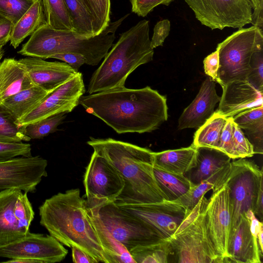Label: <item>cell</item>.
Instances as JSON below:
<instances>
[{
    "label": "cell",
    "instance_id": "6da1fadb",
    "mask_svg": "<svg viewBox=\"0 0 263 263\" xmlns=\"http://www.w3.org/2000/svg\"><path fill=\"white\" fill-rule=\"evenodd\" d=\"M79 104L119 134L150 133L168 117L165 97L149 86L123 87L82 96Z\"/></svg>",
    "mask_w": 263,
    "mask_h": 263
},
{
    "label": "cell",
    "instance_id": "7a4b0ae2",
    "mask_svg": "<svg viewBox=\"0 0 263 263\" xmlns=\"http://www.w3.org/2000/svg\"><path fill=\"white\" fill-rule=\"evenodd\" d=\"M87 143L120 173L124 187L117 205L148 204L167 200L154 174L152 151L112 138L90 137Z\"/></svg>",
    "mask_w": 263,
    "mask_h": 263
},
{
    "label": "cell",
    "instance_id": "3957f363",
    "mask_svg": "<svg viewBox=\"0 0 263 263\" xmlns=\"http://www.w3.org/2000/svg\"><path fill=\"white\" fill-rule=\"evenodd\" d=\"M40 224L49 234L69 248L77 247L98 262L107 263L92 225L86 200L79 189L59 193L39 207Z\"/></svg>",
    "mask_w": 263,
    "mask_h": 263
},
{
    "label": "cell",
    "instance_id": "277c9868",
    "mask_svg": "<svg viewBox=\"0 0 263 263\" xmlns=\"http://www.w3.org/2000/svg\"><path fill=\"white\" fill-rule=\"evenodd\" d=\"M149 21L143 20L120 35L92 74L87 92L92 94L125 87L129 74L153 60Z\"/></svg>",
    "mask_w": 263,
    "mask_h": 263
},
{
    "label": "cell",
    "instance_id": "5b68a950",
    "mask_svg": "<svg viewBox=\"0 0 263 263\" xmlns=\"http://www.w3.org/2000/svg\"><path fill=\"white\" fill-rule=\"evenodd\" d=\"M129 15L110 22L100 33L91 37L80 36L72 30L55 29L45 23L31 35L18 53L43 59L61 53L78 54L84 57L86 64L96 66L111 48L116 31Z\"/></svg>",
    "mask_w": 263,
    "mask_h": 263
},
{
    "label": "cell",
    "instance_id": "8992f818",
    "mask_svg": "<svg viewBox=\"0 0 263 263\" xmlns=\"http://www.w3.org/2000/svg\"><path fill=\"white\" fill-rule=\"evenodd\" d=\"M263 48L262 29L240 28L219 43V66L216 81L221 86L234 81H247L253 53Z\"/></svg>",
    "mask_w": 263,
    "mask_h": 263
},
{
    "label": "cell",
    "instance_id": "52a82bcc",
    "mask_svg": "<svg viewBox=\"0 0 263 263\" xmlns=\"http://www.w3.org/2000/svg\"><path fill=\"white\" fill-rule=\"evenodd\" d=\"M223 183L228 187L232 207V231L241 215L249 210L254 211L260 187L263 185L262 170L252 161L238 158L230 162L226 174L212 191Z\"/></svg>",
    "mask_w": 263,
    "mask_h": 263
},
{
    "label": "cell",
    "instance_id": "ba28073f",
    "mask_svg": "<svg viewBox=\"0 0 263 263\" xmlns=\"http://www.w3.org/2000/svg\"><path fill=\"white\" fill-rule=\"evenodd\" d=\"M88 209L96 214L105 229L129 252L162 239L149 224L114 202Z\"/></svg>",
    "mask_w": 263,
    "mask_h": 263
},
{
    "label": "cell",
    "instance_id": "9c48e42d",
    "mask_svg": "<svg viewBox=\"0 0 263 263\" xmlns=\"http://www.w3.org/2000/svg\"><path fill=\"white\" fill-rule=\"evenodd\" d=\"M168 239L175 262H224L209 235L204 209L184 228Z\"/></svg>",
    "mask_w": 263,
    "mask_h": 263
},
{
    "label": "cell",
    "instance_id": "30bf717a",
    "mask_svg": "<svg viewBox=\"0 0 263 263\" xmlns=\"http://www.w3.org/2000/svg\"><path fill=\"white\" fill-rule=\"evenodd\" d=\"M196 18L212 30L240 29L251 22L250 0H184Z\"/></svg>",
    "mask_w": 263,
    "mask_h": 263
},
{
    "label": "cell",
    "instance_id": "8fae6325",
    "mask_svg": "<svg viewBox=\"0 0 263 263\" xmlns=\"http://www.w3.org/2000/svg\"><path fill=\"white\" fill-rule=\"evenodd\" d=\"M68 250L50 235L28 232L22 237L0 246L5 262L55 263L63 260Z\"/></svg>",
    "mask_w": 263,
    "mask_h": 263
},
{
    "label": "cell",
    "instance_id": "7c38bea8",
    "mask_svg": "<svg viewBox=\"0 0 263 263\" xmlns=\"http://www.w3.org/2000/svg\"><path fill=\"white\" fill-rule=\"evenodd\" d=\"M83 182L88 209L114 202L125 184L119 171L94 152L86 168Z\"/></svg>",
    "mask_w": 263,
    "mask_h": 263
},
{
    "label": "cell",
    "instance_id": "4fadbf2b",
    "mask_svg": "<svg viewBox=\"0 0 263 263\" xmlns=\"http://www.w3.org/2000/svg\"><path fill=\"white\" fill-rule=\"evenodd\" d=\"M207 229L218 254L228 262V244L232 222V207L225 183L213 191L204 209Z\"/></svg>",
    "mask_w": 263,
    "mask_h": 263
},
{
    "label": "cell",
    "instance_id": "5bb4252c",
    "mask_svg": "<svg viewBox=\"0 0 263 263\" xmlns=\"http://www.w3.org/2000/svg\"><path fill=\"white\" fill-rule=\"evenodd\" d=\"M47 161L40 156L15 157L0 162V191L17 189L34 192L47 176Z\"/></svg>",
    "mask_w": 263,
    "mask_h": 263
},
{
    "label": "cell",
    "instance_id": "9a60e30c",
    "mask_svg": "<svg viewBox=\"0 0 263 263\" xmlns=\"http://www.w3.org/2000/svg\"><path fill=\"white\" fill-rule=\"evenodd\" d=\"M118 205L145 221L153 227L162 239H168L174 234L191 212L174 200Z\"/></svg>",
    "mask_w": 263,
    "mask_h": 263
},
{
    "label": "cell",
    "instance_id": "2e32d148",
    "mask_svg": "<svg viewBox=\"0 0 263 263\" xmlns=\"http://www.w3.org/2000/svg\"><path fill=\"white\" fill-rule=\"evenodd\" d=\"M85 92L82 74L77 73L51 93L19 122L20 126L61 113L71 112L79 104Z\"/></svg>",
    "mask_w": 263,
    "mask_h": 263
},
{
    "label": "cell",
    "instance_id": "e0dca14e",
    "mask_svg": "<svg viewBox=\"0 0 263 263\" xmlns=\"http://www.w3.org/2000/svg\"><path fill=\"white\" fill-rule=\"evenodd\" d=\"M221 87L222 94L215 111L226 118L263 106V91L248 81H232Z\"/></svg>",
    "mask_w": 263,
    "mask_h": 263
},
{
    "label": "cell",
    "instance_id": "ac0fdd59",
    "mask_svg": "<svg viewBox=\"0 0 263 263\" xmlns=\"http://www.w3.org/2000/svg\"><path fill=\"white\" fill-rule=\"evenodd\" d=\"M18 61L26 68L33 84L49 93L78 71L65 62H49L40 58L28 57Z\"/></svg>",
    "mask_w": 263,
    "mask_h": 263
},
{
    "label": "cell",
    "instance_id": "d6986e66",
    "mask_svg": "<svg viewBox=\"0 0 263 263\" xmlns=\"http://www.w3.org/2000/svg\"><path fill=\"white\" fill-rule=\"evenodd\" d=\"M215 86V81L207 76L195 99L181 115L178 120L179 129H197L213 115L215 107L220 100Z\"/></svg>",
    "mask_w": 263,
    "mask_h": 263
},
{
    "label": "cell",
    "instance_id": "ffe728a7",
    "mask_svg": "<svg viewBox=\"0 0 263 263\" xmlns=\"http://www.w3.org/2000/svg\"><path fill=\"white\" fill-rule=\"evenodd\" d=\"M228 254V262H261L257 241L250 231L249 222L245 214L241 215L231 232Z\"/></svg>",
    "mask_w": 263,
    "mask_h": 263
},
{
    "label": "cell",
    "instance_id": "44dd1931",
    "mask_svg": "<svg viewBox=\"0 0 263 263\" xmlns=\"http://www.w3.org/2000/svg\"><path fill=\"white\" fill-rule=\"evenodd\" d=\"M22 193L17 189L0 191V246L18 239L28 232L21 226L14 213L16 200Z\"/></svg>",
    "mask_w": 263,
    "mask_h": 263
},
{
    "label": "cell",
    "instance_id": "7402d4cb",
    "mask_svg": "<svg viewBox=\"0 0 263 263\" xmlns=\"http://www.w3.org/2000/svg\"><path fill=\"white\" fill-rule=\"evenodd\" d=\"M33 85L26 68L18 60L6 58L0 63V104Z\"/></svg>",
    "mask_w": 263,
    "mask_h": 263
},
{
    "label": "cell",
    "instance_id": "603a6c76",
    "mask_svg": "<svg viewBox=\"0 0 263 263\" xmlns=\"http://www.w3.org/2000/svg\"><path fill=\"white\" fill-rule=\"evenodd\" d=\"M231 159L227 154L218 149L196 147L194 166L184 176L193 184H197L229 164Z\"/></svg>",
    "mask_w": 263,
    "mask_h": 263
},
{
    "label": "cell",
    "instance_id": "cb8c5ba5",
    "mask_svg": "<svg viewBox=\"0 0 263 263\" xmlns=\"http://www.w3.org/2000/svg\"><path fill=\"white\" fill-rule=\"evenodd\" d=\"M196 147L152 152L153 167L167 172L184 175L194 166Z\"/></svg>",
    "mask_w": 263,
    "mask_h": 263
},
{
    "label": "cell",
    "instance_id": "d4e9b609",
    "mask_svg": "<svg viewBox=\"0 0 263 263\" xmlns=\"http://www.w3.org/2000/svg\"><path fill=\"white\" fill-rule=\"evenodd\" d=\"M47 23L41 0H35L30 8L13 25L10 44L14 48L41 26Z\"/></svg>",
    "mask_w": 263,
    "mask_h": 263
},
{
    "label": "cell",
    "instance_id": "484cf974",
    "mask_svg": "<svg viewBox=\"0 0 263 263\" xmlns=\"http://www.w3.org/2000/svg\"><path fill=\"white\" fill-rule=\"evenodd\" d=\"M234 123L247 135L255 154H262L263 106L253 108L233 117Z\"/></svg>",
    "mask_w": 263,
    "mask_h": 263
},
{
    "label": "cell",
    "instance_id": "4316f807",
    "mask_svg": "<svg viewBox=\"0 0 263 263\" xmlns=\"http://www.w3.org/2000/svg\"><path fill=\"white\" fill-rule=\"evenodd\" d=\"M88 212L107 263H136L126 247L105 229L96 214L89 210Z\"/></svg>",
    "mask_w": 263,
    "mask_h": 263
},
{
    "label": "cell",
    "instance_id": "83f0119b",
    "mask_svg": "<svg viewBox=\"0 0 263 263\" xmlns=\"http://www.w3.org/2000/svg\"><path fill=\"white\" fill-rule=\"evenodd\" d=\"M49 93L42 88L34 85L12 96L2 104L11 111L18 122Z\"/></svg>",
    "mask_w": 263,
    "mask_h": 263
},
{
    "label": "cell",
    "instance_id": "f1b7e54d",
    "mask_svg": "<svg viewBox=\"0 0 263 263\" xmlns=\"http://www.w3.org/2000/svg\"><path fill=\"white\" fill-rule=\"evenodd\" d=\"M153 170L158 184L167 200L177 199L194 185L184 175L167 172L154 167Z\"/></svg>",
    "mask_w": 263,
    "mask_h": 263
},
{
    "label": "cell",
    "instance_id": "f546056e",
    "mask_svg": "<svg viewBox=\"0 0 263 263\" xmlns=\"http://www.w3.org/2000/svg\"><path fill=\"white\" fill-rule=\"evenodd\" d=\"M227 118L215 111L195 133L192 145L218 149L220 136Z\"/></svg>",
    "mask_w": 263,
    "mask_h": 263
},
{
    "label": "cell",
    "instance_id": "4dcf8cb0",
    "mask_svg": "<svg viewBox=\"0 0 263 263\" xmlns=\"http://www.w3.org/2000/svg\"><path fill=\"white\" fill-rule=\"evenodd\" d=\"M136 263H168L173 259V251L168 239L137 247L130 252Z\"/></svg>",
    "mask_w": 263,
    "mask_h": 263
},
{
    "label": "cell",
    "instance_id": "1f68e13d",
    "mask_svg": "<svg viewBox=\"0 0 263 263\" xmlns=\"http://www.w3.org/2000/svg\"><path fill=\"white\" fill-rule=\"evenodd\" d=\"M72 24V31L77 34L91 37L95 36V20L79 0H65Z\"/></svg>",
    "mask_w": 263,
    "mask_h": 263
},
{
    "label": "cell",
    "instance_id": "d6a6232c",
    "mask_svg": "<svg viewBox=\"0 0 263 263\" xmlns=\"http://www.w3.org/2000/svg\"><path fill=\"white\" fill-rule=\"evenodd\" d=\"M230 163L222 167L208 179L193 185L189 191L174 200L181 204L187 211L191 212L199 200L209 190H213L230 166Z\"/></svg>",
    "mask_w": 263,
    "mask_h": 263
},
{
    "label": "cell",
    "instance_id": "836d02e7",
    "mask_svg": "<svg viewBox=\"0 0 263 263\" xmlns=\"http://www.w3.org/2000/svg\"><path fill=\"white\" fill-rule=\"evenodd\" d=\"M47 24L58 30H72L65 0H41Z\"/></svg>",
    "mask_w": 263,
    "mask_h": 263
},
{
    "label": "cell",
    "instance_id": "e575fe53",
    "mask_svg": "<svg viewBox=\"0 0 263 263\" xmlns=\"http://www.w3.org/2000/svg\"><path fill=\"white\" fill-rule=\"evenodd\" d=\"M30 140L24 134L23 126L19 125L11 111L0 104V142L16 143Z\"/></svg>",
    "mask_w": 263,
    "mask_h": 263
},
{
    "label": "cell",
    "instance_id": "d590c367",
    "mask_svg": "<svg viewBox=\"0 0 263 263\" xmlns=\"http://www.w3.org/2000/svg\"><path fill=\"white\" fill-rule=\"evenodd\" d=\"M66 115V112L59 113L23 126L24 133L30 139H42L57 131Z\"/></svg>",
    "mask_w": 263,
    "mask_h": 263
},
{
    "label": "cell",
    "instance_id": "8d00e7d4",
    "mask_svg": "<svg viewBox=\"0 0 263 263\" xmlns=\"http://www.w3.org/2000/svg\"><path fill=\"white\" fill-rule=\"evenodd\" d=\"M87 8L95 20L94 35L100 33L109 24L110 0H79Z\"/></svg>",
    "mask_w": 263,
    "mask_h": 263
},
{
    "label": "cell",
    "instance_id": "74e56055",
    "mask_svg": "<svg viewBox=\"0 0 263 263\" xmlns=\"http://www.w3.org/2000/svg\"><path fill=\"white\" fill-rule=\"evenodd\" d=\"M33 2L32 0H0V17L8 20L14 25Z\"/></svg>",
    "mask_w": 263,
    "mask_h": 263
},
{
    "label": "cell",
    "instance_id": "f35d334b",
    "mask_svg": "<svg viewBox=\"0 0 263 263\" xmlns=\"http://www.w3.org/2000/svg\"><path fill=\"white\" fill-rule=\"evenodd\" d=\"M27 193L22 192L18 197L14 207V213L21 226L29 232L34 212Z\"/></svg>",
    "mask_w": 263,
    "mask_h": 263
},
{
    "label": "cell",
    "instance_id": "ab89813d",
    "mask_svg": "<svg viewBox=\"0 0 263 263\" xmlns=\"http://www.w3.org/2000/svg\"><path fill=\"white\" fill-rule=\"evenodd\" d=\"M247 81L263 91V48L254 52L251 57Z\"/></svg>",
    "mask_w": 263,
    "mask_h": 263
},
{
    "label": "cell",
    "instance_id": "60d3db41",
    "mask_svg": "<svg viewBox=\"0 0 263 263\" xmlns=\"http://www.w3.org/2000/svg\"><path fill=\"white\" fill-rule=\"evenodd\" d=\"M31 145L21 142L6 143L0 142V162L15 157L31 156Z\"/></svg>",
    "mask_w": 263,
    "mask_h": 263
},
{
    "label": "cell",
    "instance_id": "b9f144b4",
    "mask_svg": "<svg viewBox=\"0 0 263 263\" xmlns=\"http://www.w3.org/2000/svg\"><path fill=\"white\" fill-rule=\"evenodd\" d=\"M233 117L227 118V122L220 136L218 149L227 154L231 159H238L233 137Z\"/></svg>",
    "mask_w": 263,
    "mask_h": 263
},
{
    "label": "cell",
    "instance_id": "7bdbcfd3",
    "mask_svg": "<svg viewBox=\"0 0 263 263\" xmlns=\"http://www.w3.org/2000/svg\"><path fill=\"white\" fill-rule=\"evenodd\" d=\"M233 137L234 147L239 158L251 157L254 155L253 146L241 129L234 122L233 126Z\"/></svg>",
    "mask_w": 263,
    "mask_h": 263
},
{
    "label": "cell",
    "instance_id": "ee69618b",
    "mask_svg": "<svg viewBox=\"0 0 263 263\" xmlns=\"http://www.w3.org/2000/svg\"><path fill=\"white\" fill-rule=\"evenodd\" d=\"M132 11L138 15L145 17L158 5L168 6L174 0H129Z\"/></svg>",
    "mask_w": 263,
    "mask_h": 263
},
{
    "label": "cell",
    "instance_id": "f6af8a7d",
    "mask_svg": "<svg viewBox=\"0 0 263 263\" xmlns=\"http://www.w3.org/2000/svg\"><path fill=\"white\" fill-rule=\"evenodd\" d=\"M171 29V23L168 20H163L158 22L154 28L153 36L151 40L153 48L162 46L168 35Z\"/></svg>",
    "mask_w": 263,
    "mask_h": 263
},
{
    "label": "cell",
    "instance_id": "bcb514c9",
    "mask_svg": "<svg viewBox=\"0 0 263 263\" xmlns=\"http://www.w3.org/2000/svg\"><path fill=\"white\" fill-rule=\"evenodd\" d=\"M205 73L213 81H216L219 66V54L217 50L208 55L203 61Z\"/></svg>",
    "mask_w": 263,
    "mask_h": 263
},
{
    "label": "cell",
    "instance_id": "7dc6e473",
    "mask_svg": "<svg viewBox=\"0 0 263 263\" xmlns=\"http://www.w3.org/2000/svg\"><path fill=\"white\" fill-rule=\"evenodd\" d=\"M51 58L62 61L77 71H78V69L82 65L86 64V60L84 57L78 54L61 53L54 55Z\"/></svg>",
    "mask_w": 263,
    "mask_h": 263
},
{
    "label": "cell",
    "instance_id": "c3c4849f",
    "mask_svg": "<svg viewBox=\"0 0 263 263\" xmlns=\"http://www.w3.org/2000/svg\"><path fill=\"white\" fill-rule=\"evenodd\" d=\"M13 24L6 18L0 17V47L10 41Z\"/></svg>",
    "mask_w": 263,
    "mask_h": 263
},
{
    "label": "cell",
    "instance_id": "681fc988",
    "mask_svg": "<svg viewBox=\"0 0 263 263\" xmlns=\"http://www.w3.org/2000/svg\"><path fill=\"white\" fill-rule=\"evenodd\" d=\"M72 261L75 263H98V261L82 249L71 247Z\"/></svg>",
    "mask_w": 263,
    "mask_h": 263
},
{
    "label": "cell",
    "instance_id": "f907efd6",
    "mask_svg": "<svg viewBox=\"0 0 263 263\" xmlns=\"http://www.w3.org/2000/svg\"><path fill=\"white\" fill-rule=\"evenodd\" d=\"M253 26L262 29L263 26V0L258 6L254 9L251 15V22Z\"/></svg>",
    "mask_w": 263,
    "mask_h": 263
},
{
    "label": "cell",
    "instance_id": "816d5d0a",
    "mask_svg": "<svg viewBox=\"0 0 263 263\" xmlns=\"http://www.w3.org/2000/svg\"><path fill=\"white\" fill-rule=\"evenodd\" d=\"M262 199H263V185L260 187L257 197L256 200L255 208L253 213L255 216L258 217L260 219V221H262L263 217V204H262Z\"/></svg>",
    "mask_w": 263,
    "mask_h": 263
},
{
    "label": "cell",
    "instance_id": "f5cc1de1",
    "mask_svg": "<svg viewBox=\"0 0 263 263\" xmlns=\"http://www.w3.org/2000/svg\"><path fill=\"white\" fill-rule=\"evenodd\" d=\"M261 1V0H250L252 7V9H254L256 8L259 4Z\"/></svg>",
    "mask_w": 263,
    "mask_h": 263
},
{
    "label": "cell",
    "instance_id": "db71d44e",
    "mask_svg": "<svg viewBox=\"0 0 263 263\" xmlns=\"http://www.w3.org/2000/svg\"><path fill=\"white\" fill-rule=\"evenodd\" d=\"M4 49H3V47L0 48V62L4 55Z\"/></svg>",
    "mask_w": 263,
    "mask_h": 263
},
{
    "label": "cell",
    "instance_id": "11a10c76",
    "mask_svg": "<svg viewBox=\"0 0 263 263\" xmlns=\"http://www.w3.org/2000/svg\"><path fill=\"white\" fill-rule=\"evenodd\" d=\"M32 1H34L35 0H32Z\"/></svg>",
    "mask_w": 263,
    "mask_h": 263
},
{
    "label": "cell",
    "instance_id": "9f6ffc18",
    "mask_svg": "<svg viewBox=\"0 0 263 263\" xmlns=\"http://www.w3.org/2000/svg\"><path fill=\"white\" fill-rule=\"evenodd\" d=\"M1 47H0V48H1Z\"/></svg>",
    "mask_w": 263,
    "mask_h": 263
}]
</instances>
